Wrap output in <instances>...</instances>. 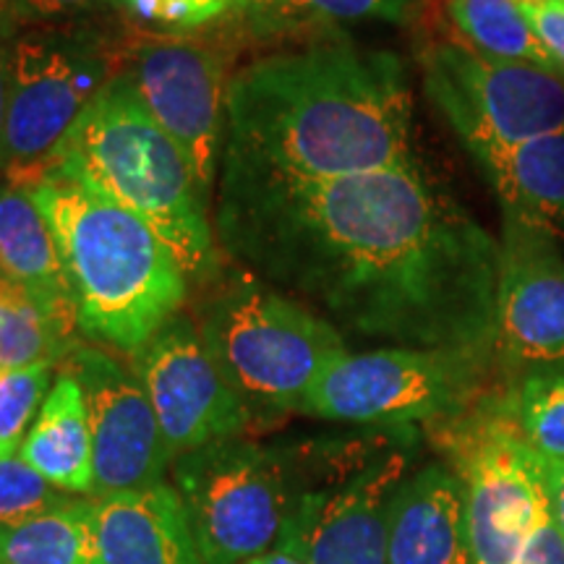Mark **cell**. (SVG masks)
<instances>
[{
    "label": "cell",
    "instance_id": "cell-8",
    "mask_svg": "<svg viewBox=\"0 0 564 564\" xmlns=\"http://www.w3.org/2000/svg\"><path fill=\"white\" fill-rule=\"evenodd\" d=\"M494 358L455 348L348 352L306 394L301 411L324 421L408 429L444 423L481 403Z\"/></svg>",
    "mask_w": 564,
    "mask_h": 564
},
{
    "label": "cell",
    "instance_id": "cell-32",
    "mask_svg": "<svg viewBox=\"0 0 564 564\" xmlns=\"http://www.w3.org/2000/svg\"><path fill=\"white\" fill-rule=\"evenodd\" d=\"M11 42L13 37H0V173L6 171V118H9Z\"/></svg>",
    "mask_w": 564,
    "mask_h": 564
},
{
    "label": "cell",
    "instance_id": "cell-10",
    "mask_svg": "<svg viewBox=\"0 0 564 564\" xmlns=\"http://www.w3.org/2000/svg\"><path fill=\"white\" fill-rule=\"evenodd\" d=\"M118 55L82 32H24L11 42L6 181L32 188L105 84Z\"/></svg>",
    "mask_w": 564,
    "mask_h": 564
},
{
    "label": "cell",
    "instance_id": "cell-12",
    "mask_svg": "<svg viewBox=\"0 0 564 564\" xmlns=\"http://www.w3.org/2000/svg\"><path fill=\"white\" fill-rule=\"evenodd\" d=\"M129 358L173 460L204 444L241 436L249 426V405L225 379L192 316L175 314Z\"/></svg>",
    "mask_w": 564,
    "mask_h": 564
},
{
    "label": "cell",
    "instance_id": "cell-3",
    "mask_svg": "<svg viewBox=\"0 0 564 564\" xmlns=\"http://www.w3.org/2000/svg\"><path fill=\"white\" fill-rule=\"evenodd\" d=\"M30 194L53 230L84 337L131 356L181 314L188 274L150 225L58 173Z\"/></svg>",
    "mask_w": 564,
    "mask_h": 564
},
{
    "label": "cell",
    "instance_id": "cell-29",
    "mask_svg": "<svg viewBox=\"0 0 564 564\" xmlns=\"http://www.w3.org/2000/svg\"><path fill=\"white\" fill-rule=\"evenodd\" d=\"M525 6V3H523ZM528 19H531L535 34L552 53L556 66L564 74V0H541V3L525 6Z\"/></svg>",
    "mask_w": 564,
    "mask_h": 564
},
{
    "label": "cell",
    "instance_id": "cell-37",
    "mask_svg": "<svg viewBox=\"0 0 564 564\" xmlns=\"http://www.w3.org/2000/svg\"><path fill=\"white\" fill-rule=\"evenodd\" d=\"M520 3H525V6H531V3H541V0H520Z\"/></svg>",
    "mask_w": 564,
    "mask_h": 564
},
{
    "label": "cell",
    "instance_id": "cell-15",
    "mask_svg": "<svg viewBox=\"0 0 564 564\" xmlns=\"http://www.w3.org/2000/svg\"><path fill=\"white\" fill-rule=\"evenodd\" d=\"M63 366L82 384L87 403L95 453L91 499L165 481L173 455L137 373L95 345H76Z\"/></svg>",
    "mask_w": 564,
    "mask_h": 564
},
{
    "label": "cell",
    "instance_id": "cell-20",
    "mask_svg": "<svg viewBox=\"0 0 564 564\" xmlns=\"http://www.w3.org/2000/svg\"><path fill=\"white\" fill-rule=\"evenodd\" d=\"M19 455L55 489L91 497L95 453H91L87 403L74 373L63 371L55 379Z\"/></svg>",
    "mask_w": 564,
    "mask_h": 564
},
{
    "label": "cell",
    "instance_id": "cell-33",
    "mask_svg": "<svg viewBox=\"0 0 564 564\" xmlns=\"http://www.w3.org/2000/svg\"><path fill=\"white\" fill-rule=\"evenodd\" d=\"M546 494L549 518L564 539V463H546Z\"/></svg>",
    "mask_w": 564,
    "mask_h": 564
},
{
    "label": "cell",
    "instance_id": "cell-6",
    "mask_svg": "<svg viewBox=\"0 0 564 564\" xmlns=\"http://www.w3.org/2000/svg\"><path fill=\"white\" fill-rule=\"evenodd\" d=\"M175 491L207 564H243L285 535L301 491L299 447L232 436L178 455Z\"/></svg>",
    "mask_w": 564,
    "mask_h": 564
},
{
    "label": "cell",
    "instance_id": "cell-22",
    "mask_svg": "<svg viewBox=\"0 0 564 564\" xmlns=\"http://www.w3.org/2000/svg\"><path fill=\"white\" fill-rule=\"evenodd\" d=\"M447 11L465 45L476 53L564 76L535 34L520 0H447Z\"/></svg>",
    "mask_w": 564,
    "mask_h": 564
},
{
    "label": "cell",
    "instance_id": "cell-11",
    "mask_svg": "<svg viewBox=\"0 0 564 564\" xmlns=\"http://www.w3.org/2000/svg\"><path fill=\"white\" fill-rule=\"evenodd\" d=\"M426 97L470 158L564 131V76L497 61L463 40L432 42L421 53Z\"/></svg>",
    "mask_w": 564,
    "mask_h": 564
},
{
    "label": "cell",
    "instance_id": "cell-28",
    "mask_svg": "<svg viewBox=\"0 0 564 564\" xmlns=\"http://www.w3.org/2000/svg\"><path fill=\"white\" fill-rule=\"evenodd\" d=\"M139 19L165 30H196L236 9V0H123Z\"/></svg>",
    "mask_w": 564,
    "mask_h": 564
},
{
    "label": "cell",
    "instance_id": "cell-25",
    "mask_svg": "<svg viewBox=\"0 0 564 564\" xmlns=\"http://www.w3.org/2000/svg\"><path fill=\"white\" fill-rule=\"evenodd\" d=\"M415 0H272L249 24L257 32H293L329 26L337 21H392L411 19Z\"/></svg>",
    "mask_w": 564,
    "mask_h": 564
},
{
    "label": "cell",
    "instance_id": "cell-36",
    "mask_svg": "<svg viewBox=\"0 0 564 564\" xmlns=\"http://www.w3.org/2000/svg\"><path fill=\"white\" fill-rule=\"evenodd\" d=\"M272 0H236V9L243 13L246 21L257 19L264 9H270Z\"/></svg>",
    "mask_w": 564,
    "mask_h": 564
},
{
    "label": "cell",
    "instance_id": "cell-34",
    "mask_svg": "<svg viewBox=\"0 0 564 564\" xmlns=\"http://www.w3.org/2000/svg\"><path fill=\"white\" fill-rule=\"evenodd\" d=\"M243 564H312V562L306 560V554H303L301 549L288 539V535H282L280 544H274L272 549H267V552L257 554L253 560Z\"/></svg>",
    "mask_w": 564,
    "mask_h": 564
},
{
    "label": "cell",
    "instance_id": "cell-16",
    "mask_svg": "<svg viewBox=\"0 0 564 564\" xmlns=\"http://www.w3.org/2000/svg\"><path fill=\"white\" fill-rule=\"evenodd\" d=\"M97 564H207L171 481L91 502Z\"/></svg>",
    "mask_w": 564,
    "mask_h": 564
},
{
    "label": "cell",
    "instance_id": "cell-24",
    "mask_svg": "<svg viewBox=\"0 0 564 564\" xmlns=\"http://www.w3.org/2000/svg\"><path fill=\"white\" fill-rule=\"evenodd\" d=\"M512 423L541 460L564 463V371L533 373L507 394Z\"/></svg>",
    "mask_w": 564,
    "mask_h": 564
},
{
    "label": "cell",
    "instance_id": "cell-31",
    "mask_svg": "<svg viewBox=\"0 0 564 564\" xmlns=\"http://www.w3.org/2000/svg\"><path fill=\"white\" fill-rule=\"evenodd\" d=\"M520 564H564V539L556 531L552 518H546L539 525V531L531 535Z\"/></svg>",
    "mask_w": 564,
    "mask_h": 564
},
{
    "label": "cell",
    "instance_id": "cell-2",
    "mask_svg": "<svg viewBox=\"0 0 564 564\" xmlns=\"http://www.w3.org/2000/svg\"><path fill=\"white\" fill-rule=\"evenodd\" d=\"M225 152L306 181L413 165L403 61L335 37L251 61L230 76Z\"/></svg>",
    "mask_w": 564,
    "mask_h": 564
},
{
    "label": "cell",
    "instance_id": "cell-13",
    "mask_svg": "<svg viewBox=\"0 0 564 564\" xmlns=\"http://www.w3.org/2000/svg\"><path fill=\"white\" fill-rule=\"evenodd\" d=\"M126 74L154 123L183 152L204 199L212 204L225 152V102L230 76L220 53L186 40H158L126 55Z\"/></svg>",
    "mask_w": 564,
    "mask_h": 564
},
{
    "label": "cell",
    "instance_id": "cell-5",
    "mask_svg": "<svg viewBox=\"0 0 564 564\" xmlns=\"http://www.w3.org/2000/svg\"><path fill=\"white\" fill-rule=\"evenodd\" d=\"M199 333L249 411L299 413L314 384L348 356L333 322L243 267L217 282Z\"/></svg>",
    "mask_w": 564,
    "mask_h": 564
},
{
    "label": "cell",
    "instance_id": "cell-35",
    "mask_svg": "<svg viewBox=\"0 0 564 564\" xmlns=\"http://www.w3.org/2000/svg\"><path fill=\"white\" fill-rule=\"evenodd\" d=\"M19 19L13 13L11 0H0V37H17Z\"/></svg>",
    "mask_w": 564,
    "mask_h": 564
},
{
    "label": "cell",
    "instance_id": "cell-1",
    "mask_svg": "<svg viewBox=\"0 0 564 564\" xmlns=\"http://www.w3.org/2000/svg\"><path fill=\"white\" fill-rule=\"evenodd\" d=\"M212 225L232 262L337 329L491 356L499 241L419 162L306 181L223 152Z\"/></svg>",
    "mask_w": 564,
    "mask_h": 564
},
{
    "label": "cell",
    "instance_id": "cell-4",
    "mask_svg": "<svg viewBox=\"0 0 564 564\" xmlns=\"http://www.w3.org/2000/svg\"><path fill=\"white\" fill-rule=\"evenodd\" d=\"M47 173L79 181L150 225L188 280L207 282L220 272L209 202L126 70H118L84 110Z\"/></svg>",
    "mask_w": 564,
    "mask_h": 564
},
{
    "label": "cell",
    "instance_id": "cell-26",
    "mask_svg": "<svg viewBox=\"0 0 564 564\" xmlns=\"http://www.w3.org/2000/svg\"><path fill=\"white\" fill-rule=\"evenodd\" d=\"M51 373V364L0 369V457L19 455L53 387Z\"/></svg>",
    "mask_w": 564,
    "mask_h": 564
},
{
    "label": "cell",
    "instance_id": "cell-7",
    "mask_svg": "<svg viewBox=\"0 0 564 564\" xmlns=\"http://www.w3.org/2000/svg\"><path fill=\"white\" fill-rule=\"evenodd\" d=\"M301 491L285 535L312 564H387V520L408 478L403 434L299 447Z\"/></svg>",
    "mask_w": 564,
    "mask_h": 564
},
{
    "label": "cell",
    "instance_id": "cell-21",
    "mask_svg": "<svg viewBox=\"0 0 564 564\" xmlns=\"http://www.w3.org/2000/svg\"><path fill=\"white\" fill-rule=\"evenodd\" d=\"M91 502H70L21 523L0 525V564H97Z\"/></svg>",
    "mask_w": 564,
    "mask_h": 564
},
{
    "label": "cell",
    "instance_id": "cell-27",
    "mask_svg": "<svg viewBox=\"0 0 564 564\" xmlns=\"http://www.w3.org/2000/svg\"><path fill=\"white\" fill-rule=\"evenodd\" d=\"M70 499L74 494L55 489L21 455L0 457V525L37 518Z\"/></svg>",
    "mask_w": 564,
    "mask_h": 564
},
{
    "label": "cell",
    "instance_id": "cell-9",
    "mask_svg": "<svg viewBox=\"0 0 564 564\" xmlns=\"http://www.w3.org/2000/svg\"><path fill=\"white\" fill-rule=\"evenodd\" d=\"M442 442L465 486L474 564H520L549 518L546 463L518 434L507 398L444 421Z\"/></svg>",
    "mask_w": 564,
    "mask_h": 564
},
{
    "label": "cell",
    "instance_id": "cell-19",
    "mask_svg": "<svg viewBox=\"0 0 564 564\" xmlns=\"http://www.w3.org/2000/svg\"><path fill=\"white\" fill-rule=\"evenodd\" d=\"M474 160L505 215L564 238V131L481 152Z\"/></svg>",
    "mask_w": 564,
    "mask_h": 564
},
{
    "label": "cell",
    "instance_id": "cell-23",
    "mask_svg": "<svg viewBox=\"0 0 564 564\" xmlns=\"http://www.w3.org/2000/svg\"><path fill=\"white\" fill-rule=\"evenodd\" d=\"M76 340L61 333L24 288L0 270V369L61 364Z\"/></svg>",
    "mask_w": 564,
    "mask_h": 564
},
{
    "label": "cell",
    "instance_id": "cell-30",
    "mask_svg": "<svg viewBox=\"0 0 564 564\" xmlns=\"http://www.w3.org/2000/svg\"><path fill=\"white\" fill-rule=\"evenodd\" d=\"M13 13L21 21H61L97 9L105 0H11Z\"/></svg>",
    "mask_w": 564,
    "mask_h": 564
},
{
    "label": "cell",
    "instance_id": "cell-14",
    "mask_svg": "<svg viewBox=\"0 0 564 564\" xmlns=\"http://www.w3.org/2000/svg\"><path fill=\"white\" fill-rule=\"evenodd\" d=\"M491 358L520 377L564 371V257L556 238L505 215Z\"/></svg>",
    "mask_w": 564,
    "mask_h": 564
},
{
    "label": "cell",
    "instance_id": "cell-17",
    "mask_svg": "<svg viewBox=\"0 0 564 564\" xmlns=\"http://www.w3.org/2000/svg\"><path fill=\"white\" fill-rule=\"evenodd\" d=\"M387 564H474L465 486L453 465L429 463L394 491Z\"/></svg>",
    "mask_w": 564,
    "mask_h": 564
},
{
    "label": "cell",
    "instance_id": "cell-18",
    "mask_svg": "<svg viewBox=\"0 0 564 564\" xmlns=\"http://www.w3.org/2000/svg\"><path fill=\"white\" fill-rule=\"evenodd\" d=\"M0 270L37 301L63 335L76 340V303L51 225L30 188L11 181H0Z\"/></svg>",
    "mask_w": 564,
    "mask_h": 564
}]
</instances>
